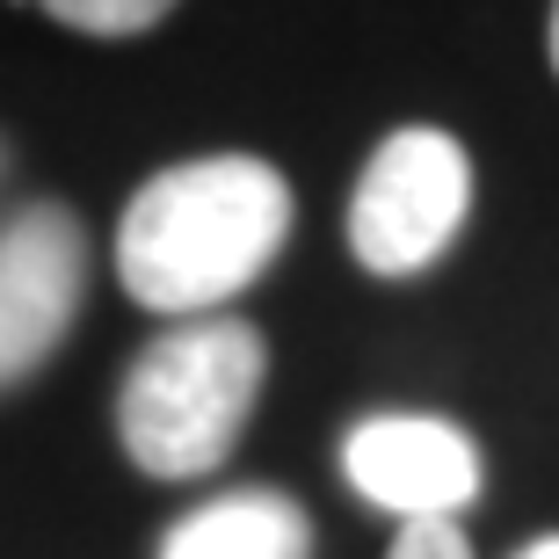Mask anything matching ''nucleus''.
Here are the masks:
<instances>
[{"label": "nucleus", "instance_id": "9", "mask_svg": "<svg viewBox=\"0 0 559 559\" xmlns=\"http://www.w3.org/2000/svg\"><path fill=\"white\" fill-rule=\"evenodd\" d=\"M516 559H559V538H538V545H523Z\"/></svg>", "mask_w": 559, "mask_h": 559}, {"label": "nucleus", "instance_id": "6", "mask_svg": "<svg viewBox=\"0 0 559 559\" xmlns=\"http://www.w3.org/2000/svg\"><path fill=\"white\" fill-rule=\"evenodd\" d=\"M306 509L284 495H226L167 531L160 559H306Z\"/></svg>", "mask_w": 559, "mask_h": 559}, {"label": "nucleus", "instance_id": "2", "mask_svg": "<svg viewBox=\"0 0 559 559\" xmlns=\"http://www.w3.org/2000/svg\"><path fill=\"white\" fill-rule=\"evenodd\" d=\"M270 349L248 320L197 312L189 328H167L153 349L131 364L117 393V429L139 473L153 479H197L233 451L262 400Z\"/></svg>", "mask_w": 559, "mask_h": 559}, {"label": "nucleus", "instance_id": "5", "mask_svg": "<svg viewBox=\"0 0 559 559\" xmlns=\"http://www.w3.org/2000/svg\"><path fill=\"white\" fill-rule=\"evenodd\" d=\"M349 487L400 516H457L479 495V451L436 415H371L342 443Z\"/></svg>", "mask_w": 559, "mask_h": 559}, {"label": "nucleus", "instance_id": "1", "mask_svg": "<svg viewBox=\"0 0 559 559\" xmlns=\"http://www.w3.org/2000/svg\"><path fill=\"white\" fill-rule=\"evenodd\" d=\"M290 233V189L254 153H211L153 175L117 226V276L153 312L226 306L276 262Z\"/></svg>", "mask_w": 559, "mask_h": 559}, {"label": "nucleus", "instance_id": "4", "mask_svg": "<svg viewBox=\"0 0 559 559\" xmlns=\"http://www.w3.org/2000/svg\"><path fill=\"white\" fill-rule=\"evenodd\" d=\"M87 284V240L66 204H29L0 226V393L66 342Z\"/></svg>", "mask_w": 559, "mask_h": 559}, {"label": "nucleus", "instance_id": "7", "mask_svg": "<svg viewBox=\"0 0 559 559\" xmlns=\"http://www.w3.org/2000/svg\"><path fill=\"white\" fill-rule=\"evenodd\" d=\"M44 15H59L66 29H87V37H139L175 8V0H37Z\"/></svg>", "mask_w": 559, "mask_h": 559}, {"label": "nucleus", "instance_id": "3", "mask_svg": "<svg viewBox=\"0 0 559 559\" xmlns=\"http://www.w3.org/2000/svg\"><path fill=\"white\" fill-rule=\"evenodd\" d=\"M473 204V160L451 131H393L349 197V248L378 276H415L457 240Z\"/></svg>", "mask_w": 559, "mask_h": 559}, {"label": "nucleus", "instance_id": "8", "mask_svg": "<svg viewBox=\"0 0 559 559\" xmlns=\"http://www.w3.org/2000/svg\"><path fill=\"white\" fill-rule=\"evenodd\" d=\"M393 559H473V545H465V531L451 516H415L393 538Z\"/></svg>", "mask_w": 559, "mask_h": 559}, {"label": "nucleus", "instance_id": "10", "mask_svg": "<svg viewBox=\"0 0 559 559\" xmlns=\"http://www.w3.org/2000/svg\"><path fill=\"white\" fill-rule=\"evenodd\" d=\"M552 66H559V0H552Z\"/></svg>", "mask_w": 559, "mask_h": 559}]
</instances>
